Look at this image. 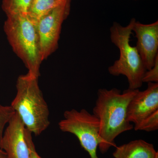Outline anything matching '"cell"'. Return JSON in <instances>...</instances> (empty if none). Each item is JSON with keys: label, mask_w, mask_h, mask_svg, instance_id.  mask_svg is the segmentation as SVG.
Instances as JSON below:
<instances>
[{"label": "cell", "mask_w": 158, "mask_h": 158, "mask_svg": "<svg viewBox=\"0 0 158 158\" xmlns=\"http://www.w3.org/2000/svg\"><path fill=\"white\" fill-rule=\"evenodd\" d=\"M138 90L128 88L121 93L116 88L99 89L93 114L99 121L101 143L98 147L102 153L116 146L114 140L117 136L134 128L127 120V107Z\"/></svg>", "instance_id": "1"}, {"label": "cell", "mask_w": 158, "mask_h": 158, "mask_svg": "<svg viewBox=\"0 0 158 158\" xmlns=\"http://www.w3.org/2000/svg\"><path fill=\"white\" fill-rule=\"evenodd\" d=\"M38 78L28 73L19 77L17 93L10 105L26 128L35 136L40 135L50 124L48 106L40 88Z\"/></svg>", "instance_id": "2"}, {"label": "cell", "mask_w": 158, "mask_h": 158, "mask_svg": "<svg viewBox=\"0 0 158 158\" xmlns=\"http://www.w3.org/2000/svg\"><path fill=\"white\" fill-rule=\"evenodd\" d=\"M4 31L12 49L28 69L38 78L43 60L36 23L27 13L8 15Z\"/></svg>", "instance_id": "3"}, {"label": "cell", "mask_w": 158, "mask_h": 158, "mask_svg": "<svg viewBox=\"0 0 158 158\" xmlns=\"http://www.w3.org/2000/svg\"><path fill=\"white\" fill-rule=\"evenodd\" d=\"M135 19L126 27L114 22L110 27V38L119 50L120 56L108 69L110 74L115 76H125L127 78L129 88L138 90L143 84L142 79L146 71L136 46L130 44V38Z\"/></svg>", "instance_id": "4"}, {"label": "cell", "mask_w": 158, "mask_h": 158, "mask_svg": "<svg viewBox=\"0 0 158 158\" xmlns=\"http://www.w3.org/2000/svg\"><path fill=\"white\" fill-rule=\"evenodd\" d=\"M59 129L64 132L73 134L90 158H98L97 154L101 143L98 119L85 109H72L64 113V118L59 123Z\"/></svg>", "instance_id": "5"}, {"label": "cell", "mask_w": 158, "mask_h": 158, "mask_svg": "<svg viewBox=\"0 0 158 158\" xmlns=\"http://www.w3.org/2000/svg\"><path fill=\"white\" fill-rule=\"evenodd\" d=\"M70 6V0H66L36 22L43 61L58 48L62 23L68 17Z\"/></svg>", "instance_id": "6"}, {"label": "cell", "mask_w": 158, "mask_h": 158, "mask_svg": "<svg viewBox=\"0 0 158 158\" xmlns=\"http://www.w3.org/2000/svg\"><path fill=\"white\" fill-rule=\"evenodd\" d=\"M132 31L137 39V50L146 70H149L158 58V21L144 24L135 20Z\"/></svg>", "instance_id": "7"}, {"label": "cell", "mask_w": 158, "mask_h": 158, "mask_svg": "<svg viewBox=\"0 0 158 158\" xmlns=\"http://www.w3.org/2000/svg\"><path fill=\"white\" fill-rule=\"evenodd\" d=\"M158 110V83H148L146 90H138L129 103L127 120L135 125Z\"/></svg>", "instance_id": "8"}, {"label": "cell", "mask_w": 158, "mask_h": 158, "mask_svg": "<svg viewBox=\"0 0 158 158\" xmlns=\"http://www.w3.org/2000/svg\"><path fill=\"white\" fill-rule=\"evenodd\" d=\"M4 131L1 148L7 158H30V152L25 138L24 125L15 113Z\"/></svg>", "instance_id": "9"}, {"label": "cell", "mask_w": 158, "mask_h": 158, "mask_svg": "<svg viewBox=\"0 0 158 158\" xmlns=\"http://www.w3.org/2000/svg\"><path fill=\"white\" fill-rule=\"evenodd\" d=\"M158 152L152 144L143 140H136L116 147L114 158H155Z\"/></svg>", "instance_id": "10"}, {"label": "cell", "mask_w": 158, "mask_h": 158, "mask_svg": "<svg viewBox=\"0 0 158 158\" xmlns=\"http://www.w3.org/2000/svg\"><path fill=\"white\" fill-rule=\"evenodd\" d=\"M66 0H32L27 14L35 23Z\"/></svg>", "instance_id": "11"}, {"label": "cell", "mask_w": 158, "mask_h": 158, "mask_svg": "<svg viewBox=\"0 0 158 158\" xmlns=\"http://www.w3.org/2000/svg\"><path fill=\"white\" fill-rule=\"evenodd\" d=\"M32 0H3L2 7L8 15L27 13Z\"/></svg>", "instance_id": "12"}, {"label": "cell", "mask_w": 158, "mask_h": 158, "mask_svg": "<svg viewBox=\"0 0 158 158\" xmlns=\"http://www.w3.org/2000/svg\"><path fill=\"white\" fill-rule=\"evenodd\" d=\"M135 131H144L150 132L156 131L158 129V110L147 118H144L141 122L134 126Z\"/></svg>", "instance_id": "13"}, {"label": "cell", "mask_w": 158, "mask_h": 158, "mask_svg": "<svg viewBox=\"0 0 158 158\" xmlns=\"http://www.w3.org/2000/svg\"><path fill=\"white\" fill-rule=\"evenodd\" d=\"M15 113L11 106H3L0 103V146L5 127L9 123Z\"/></svg>", "instance_id": "14"}, {"label": "cell", "mask_w": 158, "mask_h": 158, "mask_svg": "<svg viewBox=\"0 0 158 158\" xmlns=\"http://www.w3.org/2000/svg\"><path fill=\"white\" fill-rule=\"evenodd\" d=\"M143 83H158V58L152 68L146 70L142 79Z\"/></svg>", "instance_id": "15"}, {"label": "cell", "mask_w": 158, "mask_h": 158, "mask_svg": "<svg viewBox=\"0 0 158 158\" xmlns=\"http://www.w3.org/2000/svg\"><path fill=\"white\" fill-rule=\"evenodd\" d=\"M24 132L26 141L27 144L29 152H30V158H41L38 155L36 152L35 145L32 138V133L26 128H25Z\"/></svg>", "instance_id": "16"}, {"label": "cell", "mask_w": 158, "mask_h": 158, "mask_svg": "<svg viewBox=\"0 0 158 158\" xmlns=\"http://www.w3.org/2000/svg\"><path fill=\"white\" fill-rule=\"evenodd\" d=\"M0 158H7L6 152L0 148Z\"/></svg>", "instance_id": "17"}, {"label": "cell", "mask_w": 158, "mask_h": 158, "mask_svg": "<svg viewBox=\"0 0 158 158\" xmlns=\"http://www.w3.org/2000/svg\"><path fill=\"white\" fill-rule=\"evenodd\" d=\"M155 158H158V154L156 156Z\"/></svg>", "instance_id": "18"}]
</instances>
